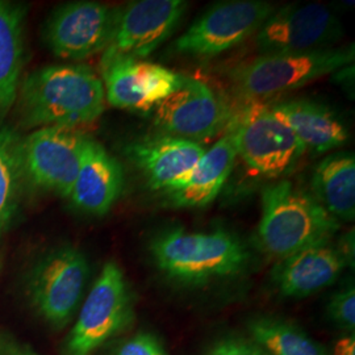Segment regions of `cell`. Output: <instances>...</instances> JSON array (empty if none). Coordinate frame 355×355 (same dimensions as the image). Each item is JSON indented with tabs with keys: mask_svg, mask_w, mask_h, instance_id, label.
Returning <instances> with one entry per match:
<instances>
[{
	"mask_svg": "<svg viewBox=\"0 0 355 355\" xmlns=\"http://www.w3.org/2000/svg\"><path fill=\"white\" fill-rule=\"evenodd\" d=\"M312 196L338 221H354L355 157L336 153L325 157L313 170Z\"/></svg>",
	"mask_w": 355,
	"mask_h": 355,
	"instance_id": "ffe728a7",
	"label": "cell"
},
{
	"mask_svg": "<svg viewBox=\"0 0 355 355\" xmlns=\"http://www.w3.org/2000/svg\"><path fill=\"white\" fill-rule=\"evenodd\" d=\"M120 8L96 1L64 4L51 15L44 37L51 51L66 60H86L108 48Z\"/></svg>",
	"mask_w": 355,
	"mask_h": 355,
	"instance_id": "7c38bea8",
	"label": "cell"
},
{
	"mask_svg": "<svg viewBox=\"0 0 355 355\" xmlns=\"http://www.w3.org/2000/svg\"><path fill=\"white\" fill-rule=\"evenodd\" d=\"M354 237L343 241L316 242L277 262L271 271V282L283 297L300 299L331 286L343 270L354 262Z\"/></svg>",
	"mask_w": 355,
	"mask_h": 355,
	"instance_id": "5bb4252c",
	"label": "cell"
},
{
	"mask_svg": "<svg viewBox=\"0 0 355 355\" xmlns=\"http://www.w3.org/2000/svg\"><path fill=\"white\" fill-rule=\"evenodd\" d=\"M183 0H137L120 8L114 36L102 62L117 58L144 60L177 29L187 11Z\"/></svg>",
	"mask_w": 355,
	"mask_h": 355,
	"instance_id": "4fadbf2b",
	"label": "cell"
},
{
	"mask_svg": "<svg viewBox=\"0 0 355 355\" xmlns=\"http://www.w3.org/2000/svg\"><path fill=\"white\" fill-rule=\"evenodd\" d=\"M248 336L267 355H330L304 330L280 318H254L248 324Z\"/></svg>",
	"mask_w": 355,
	"mask_h": 355,
	"instance_id": "7402d4cb",
	"label": "cell"
},
{
	"mask_svg": "<svg viewBox=\"0 0 355 355\" xmlns=\"http://www.w3.org/2000/svg\"><path fill=\"white\" fill-rule=\"evenodd\" d=\"M87 141L89 137L74 128H38L20 141L24 177L40 189L69 198Z\"/></svg>",
	"mask_w": 355,
	"mask_h": 355,
	"instance_id": "30bf717a",
	"label": "cell"
},
{
	"mask_svg": "<svg viewBox=\"0 0 355 355\" xmlns=\"http://www.w3.org/2000/svg\"><path fill=\"white\" fill-rule=\"evenodd\" d=\"M24 62V13L21 7L0 1V117L17 99Z\"/></svg>",
	"mask_w": 355,
	"mask_h": 355,
	"instance_id": "44dd1931",
	"label": "cell"
},
{
	"mask_svg": "<svg viewBox=\"0 0 355 355\" xmlns=\"http://www.w3.org/2000/svg\"><path fill=\"white\" fill-rule=\"evenodd\" d=\"M261 205L258 245L277 261L316 242L331 240L341 228V223L311 192L287 179L265 187Z\"/></svg>",
	"mask_w": 355,
	"mask_h": 355,
	"instance_id": "3957f363",
	"label": "cell"
},
{
	"mask_svg": "<svg viewBox=\"0 0 355 355\" xmlns=\"http://www.w3.org/2000/svg\"><path fill=\"white\" fill-rule=\"evenodd\" d=\"M24 177L20 162V142L11 132H0V234L7 228L16 209L20 179Z\"/></svg>",
	"mask_w": 355,
	"mask_h": 355,
	"instance_id": "603a6c76",
	"label": "cell"
},
{
	"mask_svg": "<svg viewBox=\"0 0 355 355\" xmlns=\"http://www.w3.org/2000/svg\"><path fill=\"white\" fill-rule=\"evenodd\" d=\"M237 152L229 133L207 149L190 173L164 192L175 208H204L215 202L234 167Z\"/></svg>",
	"mask_w": 355,
	"mask_h": 355,
	"instance_id": "ac0fdd59",
	"label": "cell"
},
{
	"mask_svg": "<svg viewBox=\"0 0 355 355\" xmlns=\"http://www.w3.org/2000/svg\"><path fill=\"white\" fill-rule=\"evenodd\" d=\"M89 278L85 254L70 245L55 248L32 268L26 282L28 299L51 329H64L79 311Z\"/></svg>",
	"mask_w": 355,
	"mask_h": 355,
	"instance_id": "52a82bcc",
	"label": "cell"
},
{
	"mask_svg": "<svg viewBox=\"0 0 355 355\" xmlns=\"http://www.w3.org/2000/svg\"><path fill=\"white\" fill-rule=\"evenodd\" d=\"M329 318L338 328L346 331H354L355 290L353 286H346L330 297L328 304Z\"/></svg>",
	"mask_w": 355,
	"mask_h": 355,
	"instance_id": "d4e9b609",
	"label": "cell"
},
{
	"mask_svg": "<svg viewBox=\"0 0 355 355\" xmlns=\"http://www.w3.org/2000/svg\"><path fill=\"white\" fill-rule=\"evenodd\" d=\"M0 355H40L26 343L17 341L10 334L0 333Z\"/></svg>",
	"mask_w": 355,
	"mask_h": 355,
	"instance_id": "4316f807",
	"label": "cell"
},
{
	"mask_svg": "<svg viewBox=\"0 0 355 355\" xmlns=\"http://www.w3.org/2000/svg\"><path fill=\"white\" fill-rule=\"evenodd\" d=\"M271 112L291 129L305 150L324 154L347 144L349 130L329 107L308 99H293L268 105Z\"/></svg>",
	"mask_w": 355,
	"mask_h": 355,
	"instance_id": "d6986e66",
	"label": "cell"
},
{
	"mask_svg": "<svg viewBox=\"0 0 355 355\" xmlns=\"http://www.w3.org/2000/svg\"><path fill=\"white\" fill-rule=\"evenodd\" d=\"M205 355H267L249 338L224 337L212 343Z\"/></svg>",
	"mask_w": 355,
	"mask_h": 355,
	"instance_id": "484cf974",
	"label": "cell"
},
{
	"mask_svg": "<svg viewBox=\"0 0 355 355\" xmlns=\"http://www.w3.org/2000/svg\"><path fill=\"white\" fill-rule=\"evenodd\" d=\"M333 355H355L354 336H345L334 343Z\"/></svg>",
	"mask_w": 355,
	"mask_h": 355,
	"instance_id": "83f0119b",
	"label": "cell"
},
{
	"mask_svg": "<svg viewBox=\"0 0 355 355\" xmlns=\"http://www.w3.org/2000/svg\"><path fill=\"white\" fill-rule=\"evenodd\" d=\"M136 318L129 283L114 262H107L92 284L61 345V355H95L127 331Z\"/></svg>",
	"mask_w": 355,
	"mask_h": 355,
	"instance_id": "277c9868",
	"label": "cell"
},
{
	"mask_svg": "<svg viewBox=\"0 0 355 355\" xmlns=\"http://www.w3.org/2000/svg\"><path fill=\"white\" fill-rule=\"evenodd\" d=\"M232 114L208 85L186 76L152 111L153 123L162 133L199 144L227 130Z\"/></svg>",
	"mask_w": 355,
	"mask_h": 355,
	"instance_id": "8fae6325",
	"label": "cell"
},
{
	"mask_svg": "<svg viewBox=\"0 0 355 355\" xmlns=\"http://www.w3.org/2000/svg\"><path fill=\"white\" fill-rule=\"evenodd\" d=\"M108 355H168V352L158 336L141 330L116 343Z\"/></svg>",
	"mask_w": 355,
	"mask_h": 355,
	"instance_id": "cb8c5ba5",
	"label": "cell"
},
{
	"mask_svg": "<svg viewBox=\"0 0 355 355\" xmlns=\"http://www.w3.org/2000/svg\"><path fill=\"white\" fill-rule=\"evenodd\" d=\"M343 28L329 7L318 3L277 8L254 35L261 55L308 53L334 48Z\"/></svg>",
	"mask_w": 355,
	"mask_h": 355,
	"instance_id": "9c48e42d",
	"label": "cell"
},
{
	"mask_svg": "<svg viewBox=\"0 0 355 355\" xmlns=\"http://www.w3.org/2000/svg\"><path fill=\"white\" fill-rule=\"evenodd\" d=\"M124 189V171L119 161L98 141L89 139L80 167L67 199L89 215L110 212Z\"/></svg>",
	"mask_w": 355,
	"mask_h": 355,
	"instance_id": "e0dca14e",
	"label": "cell"
},
{
	"mask_svg": "<svg viewBox=\"0 0 355 355\" xmlns=\"http://www.w3.org/2000/svg\"><path fill=\"white\" fill-rule=\"evenodd\" d=\"M233 139L237 157L257 175L279 179L304 155V145L271 112L268 104L249 102L232 114L225 130Z\"/></svg>",
	"mask_w": 355,
	"mask_h": 355,
	"instance_id": "8992f818",
	"label": "cell"
},
{
	"mask_svg": "<svg viewBox=\"0 0 355 355\" xmlns=\"http://www.w3.org/2000/svg\"><path fill=\"white\" fill-rule=\"evenodd\" d=\"M277 10L263 0H232L211 7L178 38L174 49L180 54L211 58L253 37Z\"/></svg>",
	"mask_w": 355,
	"mask_h": 355,
	"instance_id": "ba28073f",
	"label": "cell"
},
{
	"mask_svg": "<svg viewBox=\"0 0 355 355\" xmlns=\"http://www.w3.org/2000/svg\"><path fill=\"white\" fill-rule=\"evenodd\" d=\"M354 64V45L324 51L259 55L232 71L236 89L250 102L300 89Z\"/></svg>",
	"mask_w": 355,
	"mask_h": 355,
	"instance_id": "5b68a950",
	"label": "cell"
},
{
	"mask_svg": "<svg viewBox=\"0 0 355 355\" xmlns=\"http://www.w3.org/2000/svg\"><path fill=\"white\" fill-rule=\"evenodd\" d=\"M102 74L105 102L141 114L152 112L183 78L162 64L132 58L102 62Z\"/></svg>",
	"mask_w": 355,
	"mask_h": 355,
	"instance_id": "9a60e30c",
	"label": "cell"
},
{
	"mask_svg": "<svg viewBox=\"0 0 355 355\" xmlns=\"http://www.w3.org/2000/svg\"><path fill=\"white\" fill-rule=\"evenodd\" d=\"M205 150L199 142L159 133L133 142L128 155L152 190L165 192L190 173Z\"/></svg>",
	"mask_w": 355,
	"mask_h": 355,
	"instance_id": "2e32d148",
	"label": "cell"
},
{
	"mask_svg": "<svg viewBox=\"0 0 355 355\" xmlns=\"http://www.w3.org/2000/svg\"><path fill=\"white\" fill-rule=\"evenodd\" d=\"M149 253L166 279L187 287L234 279L245 272L250 261L243 242L227 229H165L153 237Z\"/></svg>",
	"mask_w": 355,
	"mask_h": 355,
	"instance_id": "7a4b0ae2",
	"label": "cell"
},
{
	"mask_svg": "<svg viewBox=\"0 0 355 355\" xmlns=\"http://www.w3.org/2000/svg\"><path fill=\"white\" fill-rule=\"evenodd\" d=\"M19 111L26 127L78 129L105 110L102 79L85 64H51L26 76L19 87Z\"/></svg>",
	"mask_w": 355,
	"mask_h": 355,
	"instance_id": "6da1fadb",
	"label": "cell"
}]
</instances>
